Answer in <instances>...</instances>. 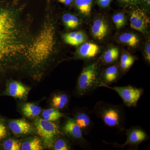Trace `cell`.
<instances>
[{
    "label": "cell",
    "instance_id": "484cf974",
    "mask_svg": "<svg viewBox=\"0 0 150 150\" xmlns=\"http://www.w3.org/2000/svg\"><path fill=\"white\" fill-rule=\"evenodd\" d=\"M112 19L116 28L118 29H120L123 27L126 23L125 16L121 12L114 14L112 16Z\"/></svg>",
    "mask_w": 150,
    "mask_h": 150
},
{
    "label": "cell",
    "instance_id": "d4e9b609",
    "mask_svg": "<svg viewBox=\"0 0 150 150\" xmlns=\"http://www.w3.org/2000/svg\"><path fill=\"white\" fill-rule=\"evenodd\" d=\"M43 149L41 141L38 138H34L32 139L24 142L21 147L22 150H41Z\"/></svg>",
    "mask_w": 150,
    "mask_h": 150
},
{
    "label": "cell",
    "instance_id": "ffe728a7",
    "mask_svg": "<svg viewBox=\"0 0 150 150\" xmlns=\"http://www.w3.org/2000/svg\"><path fill=\"white\" fill-rule=\"evenodd\" d=\"M121 43L131 47H136L139 45L140 40L137 35L132 33H126L121 34L119 37Z\"/></svg>",
    "mask_w": 150,
    "mask_h": 150
},
{
    "label": "cell",
    "instance_id": "8fae6325",
    "mask_svg": "<svg viewBox=\"0 0 150 150\" xmlns=\"http://www.w3.org/2000/svg\"><path fill=\"white\" fill-rule=\"evenodd\" d=\"M100 52L99 46L95 43H83L77 51V57L79 59L91 60L94 59Z\"/></svg>",
    "mask_w": 150,
    "mask_h": 150
},
{
    "label": "cell",
    "instance_id": "f546056e",
    "mask_svg": "<svg viewBox=\"0 0 150 150\" xmlns=\"http://www.w3.org/2000/svg\"><path fill=\"white\" fill-rule=\"evenodd\" d=\"M145 59L146 60L147 62L150 63V41H148L144 49V54Z\"/></svg>",
    "mask_w": 150,
    "mask_h": 150
},
{
    "label": "cell",
    "instance_id": "7402d4cb",
    "mask_svg": "<svg viewBox=\"0 0 150 150\" xmlns=\"http://www.w3.org/2000/svg\"><path fill=\"white\" fill-rule=\"evenodd\" d=\"M135 61V58L131 54L124 53L121 56L119 67L121 71L125 72L130 69Z\"/></svg>",
    "mask_w": 150,
    "mask_h": 150
},
{
    "label": "cell",
    "instance_id": "836d02e7",
    "mask_svg": "<svg viewBox=\"0 0 150 150\" xmlns=\"http://www.w3.org/2000/svg\"><path fill=\"white\" fill-rule=\"evenodd\" d=\"M59 2L67 6H69L74 2V0H57Z\"/></svg>",
    "mask_w": 150,
    "mask_h": 150
},
{
    "label": "cell",
    "instance_id": "f1b7e54d",
    "mask_svg": "<svg viewBox=\"0 0 150 150\" xmlns=\"http://www.w3.org/2000/svg\"><path fill=\"white\" fill-rule=\"evenodd\" d=\"M118 2L124 6H134L139 4L140 0H117Z\"/></svg>",
    "mask_w": 150,
    "mask_h": 150
},
{
    "label": "cell",
    "instance_id": "52a82bcc",
    "mask_svg": "<svg viewBox=\"0 0 150 150\" xmlns=\"http://www.w3.org/2000/svg\"><path fill=\"white\" fill-rule=\"evenodd\" d=\"M15 35L0 37V66L15 54L20 49V44L15 38Z\"/></svg>",
    "mask_w": 150,
    "mask_h": 150
},
{
    "label": "cell",
    "instance_id": "5b68a950",
    "mask_svg": "<svg viewBox=\"0 0 150 150\" xmlns=\"http://www.w3.org/2000/svg\"><path fill=\"white\" fill-rule=\"evenodd\" d=\"M62 130L66 135L76 141L81 147L85 149H90L91 145L84 138L81 130L74 118H68L62 127Z\"/></svg>",
    "mask_w": 150,
    "mask_h": 150
},
{
    "label": "cell",
    "instance_id": "cb8c5ba5",
    "mask_svg": "<svg viewBox=\"0 0 150 150\" xmlns=\"http://www.w3.org/2000/svg\"><path fill=\"white\" fill-rule=\"evenodd\" d=\"M64 114L56 108H50L44 110L42 113L43 118L47 121H55L63 117Z\"/></svg>",
    "mask_w": 150,
    "mask_h": 150
},
{
    "label": "cell",
    "instance_id": "4316f807",
    "mask_svg": "<svg viewBox=\"0 0 150 150\" xmlns=\"http://www.w3.org/2000/svg\"><path fill=\"white\" fill-rule=\"evenodd\" d=\"M3 146L4 149L6 150H19L21 149L19 142L12 139L6 140L4 143Z\"/></svg>",
    "mask_w": 150,
    "mask_h": 150
},
{
    "label": "cell",
    "instance_id": "603a6c76",
    "mask_svg": "<svg viewBox=\"0 0 150 150\" xmlns=\"http://www.w3.org/2000/svg\"><path fill=\"white\" fill-rule=\"evenodd\" d=\"M62 20L67 28L75 29L80 24L78 17L71 14L65 13L62 16Z\"/></svg>",
    "mask_w": 150,
    "mask_h": 150
},
{
    "label": "cell",
    "instance_id": "d6a6232c",
    "mask_svg": "<svg viewBox=\"0 0 150 150\" xmlns=\"http://www.w3.org/2000/svg\"><path fill=\"white\" fill-rule=\"evenodd\" d=\"M139 4L149 8L150 7V0H140Z\"/></svg>",
    "mask_w": 150,
    "mask_h": 150
},
{
    "label": "cell",
    "instance_id": "44dd1931",
    "mask_svg": "<svg viewBox=\"0 0 150 150\" xmlns=\"http://www.w3.org/2000/svg\"><path fill=\"white\" fill-rule=\"evenodd\" d=\"M41 111V108L33 103H25L22 107L23 114L29 118L36 117L40 114Z\"/></svg>",
    "mask_w": 150,
    "mask_h": 150
},
{
    "label": "cell",
    "instance_id": "3957f363",
    "mask_svg": "<svg viewBox=\"0 0 150 150\" xmlns=\"http://www.w3.org/2000/svg\"><path fill=\"white\" fill-rule=\"evenodd\" d=\"M34 122L38 134L47 147L53 146L55 139L59 135V128L56 123L44 119L36 118Z\"/></svg>",
    "mask_w": 150,
    "mask_h": 150
},
{
    "label": "cell",
    "instance_id": "9a60e30c",
    "mask_svg": "<svg viewBox=\"0 0 150 150\" xmlns=\"http://www.w3.org/2000/svg\"><path fill=\"white\" fill-rule=\"evenodd\" d=\"M108 28L106 22L102 19H97L93 22L91 28V32L95 38L101 40L106 37Z\"/></svg>",
    "mask_w": 150,
    "mask_h": 150
},
{
    "label": "cell",
    "instance_id": "e0dca14e",
    "mask_svg": "<svg viewBox=\"0 0 150 150\" xmlns=\"http://www.w3.org/2000/svg\"><path fill=\"white\" fill-rule=\"evenodd\" d=\"M75 6L81 13L88 16L91 13L93 0H74Z\"/></svg>",
    "mask_w": 150,
    "mask_h": 150
},
{
    "label": "cell",
    "instance_id": "7a4b0ae2",
    "mask_svg": "<svg viewBox=\"0 0 150 150\" xmlns=\"http://www.w3.org/2000/svg\"><path fill=\"white\" fill-rule=\"evenodd\" d=\"M99 62H94L86 65L78 78L76 93L79 96H83L103 87Z\"/></svg>",
    "mask_w": 150,
    "mask_h": 150
},
{
    "label": "cell",
    "instance_id": "d6986e66",
    "mask_svg": "<svg viewBox=\"0 0 150 150\" xmlns=\"http://www.w3.org/2000/svg\"><path fill=\"white\" fill-rule=\"evenodd\" d=\"M69 103V97L64 93H59L54 95L52 99V104L56 109L64 108Z\"/></svg>",
    "mask_w": 150,
    "mask_h": 150
},
{
    "label": "cell",
    "instance_id": "277c9868",
    "mask_svg": "<svg viewBox=\"0 0 150 150\" xmlns=\"http://www.w3.org/2000/svg\"><path fill=\"white\" fill-rule=\"evenodd\" d=\"M105 87L111 89L116 92L123 100L124 105L129 107H137L139 100L144 91L142 88L131 85L113 87L106 86Z\"/></svg>",
    "mask_w": 150,
    "mask_h": 150
},
{
    "label": "cell",
    "instance_id": "5bb4252c",
    "mask_svg": "<svg viewBox=\"0 0 150 150\" xmlns=\"http://www.w3.org/2000/svg\"><path fill=\"white\" fill-rule=\"evenodd\" d=\"M9 127L13 133L16 135H23L32 133V126L25 119H18L11 121Z\"/></svg>",
    "mask_w": 150,
    "mask_h": 150
},
{
    "label": "cell",
    "instance_id": "2e32d148",
    "mask_svg": "<svg viewBox=\"0 0 150 150\" xmlns=\"http://www.w3.org/2000/svg\"><path fill=\"white\" fill-rule=\"evenodd\" d=\"M63 38L65 43L71 46H79L83 43L85 40L84 35L81 31L66 33Z\"/></svg>",
    "mask_w": 150,
    "mask_h": 150
},
{
    "label": "cell",
    "instance_id": "4fadbf2b",
    "mask_svg": "<svg viewBox=\"0 0 150 150\" xmlns=\"http://www.w3.org/2000/svg\"><path fill=\"white\" fill-rule=\"evenodd\" d=\"M29 88L18 81H14L9 84L6 93L8 95L15 98L23 99L28 94Z\"/></svg>",
    "mask_w": 150,
    "mask_h": 150
},
{
    "label": "cell",
    "instance_id": "4dcf8cb0",
    "mask_svg": "<svg viewBox=\"0 0 150 150\" xmlns=\"http://www.w3.org/2000/svg\"><path fill=\"white\" fill-rule=\"evenodd\" d=\"M7 134L6 128L4 124L0 122V141L4 139Z\"/></svg>",
    "mask_w": 150,
    "mask_h": 150
},
{
    "label": "cell",
    "instance_id": "ba28073f",
    "mask_svg": "<svg viewBox=\"0 0 150 150\" xmlns=\"http://www.w3.org/2000/svg\"><path fill=\"white\" fill-rule=\"evenodd\" d=\"M130 20L131 27L142 33L146 31L150 23L149 18L144 10L140 8L131 11Z\"/></svg>",
    "mask_w": 150,
    "mask_h": 150
},
{
    "label": "cell",
    "instance_id": "6da1fadb",
    "mask_svg": "<svg viewBox=\"0 0 150 150\" xmlns=\"http://www.w3.org/2000/svg\"><path fill=\"white\" fill-rule=\"evenodd\" d=\"M93 111L106 126L120 131L125 129L126 112L123 105L100 101L96 103Z\"/></svg>",
    "mask_w": 150,
    "mask_h": 150
},
{
    "label": "cell",
    "instance_id": "30bf717a",
    "mask_svg": "<svg viewBox=\"0 0 150 150\" xmlns=\"http://www.w3.org/2000/svg\"><path fill=\"white\" fill-rule=\"evenodd\" d=\"M79 127L83 134L88 135L91 132L93 126V123L89 114L88 109L85 107L77 111L73 118Z\"/></svg>",
    "mask_w": 150,
    "mask_h": 150
},
{
    "label": "cell",
    "instance_id": "7c38bea8",
    "mask_svg": "<svg viewBox=\"0 0 150 150\" xmlns=\"http://www.w3.org/2000/svg\"><path fill=\"white\" fill-rule=\"evenodd\" d=\"M120 67L117 65H112L108 67L101 72V79L103 87H105L116 82L120 75Z\"/></svg>",
    "mask_w": 150,
    "mask_h": 150
},
{
    "label": "cell",
    "instance_id": "9c48e42d",
    "mask_svg": "<svg viewBox=\"0 0 150 150\" xmlns=\"http://www.w3.org/2000/svg\"><path fill=\"white\" fill-rule=\"evenodd\" d=\"M15 21L10 13L0 9V37L15 35Z\"/></svg>",
    "mask_w": 150,
    "mask_h": 150
},
{
    "label": "cell",
    "instance_id": "8992f818",
    "mask_svg": "<svg viewBox=\"0 0 150 150\" xmlns=\"http://www.w3.org/2000/svg\"><path fill=\"white\" fill-rule=\"evenodd\" d=\"M126 135L127 138L124 144H120L115 143L109 144L123 149L126 146H138L144 141L149 139V138L146 131L139 126H133L126 129Z\"/></svg>",
    "mask_w": 150,
    "mask_h": 150
},
{
    "label": "cell",
    "instance_id": "ac0fdd59",
    "mask_svg": "<svg viewBox=\"0 0 150 150\" xmlns=\"http://www.w3.org/2000/svg\"><path fill=\"white\" fill-rule=\"evenodd\" d=\"M119 56V49L113 47L108 49L101 58V62L104 64H112L117 61Z\"/></svg>",
    "mask_w": 150,
    "mask_h": 150
},
{
    "label": "cell",
    "instance_id": "1f68e13d",
    "mask_svg": "<svg viewBox=\"0 0 150 150\" xmlns=\"http://www.w3.org/2000/svg\"><path fill=\"white\" fill-rule=\"evenodd\" d=\"M112 1V0H97L98 5L102 8L108 7Z\"/></svg>",
    "mask_w": 150,
    "mask_h": 150
},
{
    "label": "cell",
    "instance_id": "83f0119b",
    "mask_svg": "<svg viewBox=\"0 0 150 150\" xmlns=\"http://www.w3.org/2000/svg\"><path fill=\"white\" fill-rule=\"evenodd\" d=\"M55 150H69L70 147L66 140L63 139L55 140L53 145Z\"/></svg>",
    "mask_w": 150,
    "mask_h": 150
}]
</instances>
